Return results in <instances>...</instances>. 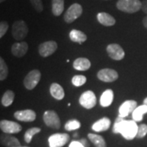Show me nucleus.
<instances>
[{
    "label": "nucleus",
    "instance_id": "20",
    "mask_svg": "<svg viewBox=\"0 0 147 147\" xmlns=\"http://www.w3.org/2000/svg\"><path fill=\"white\" fill-rule=\"evenodd\" d=\"M50 93L53 96V98L56 100H62L65 96V92L63 88L57 83H53L50 86Z\"/></svg>",
    "mask_w": 147,
    "mask_h": 147
},
{
    "label": "nucleus",
    "instance_id": "11",
    "mask_svg": "<svg viewBox=\"0 0 147 147\" xmlns=\"http://www.w3.org/2000/svg\"><path fill=\"white\" fill-rule=\"evenodd\" d=\"M0 128L6 134H15L21 131L22 127L16 122L4 119L0 122Z\"/></svg>",
    "mask_w": 147,
    "mask_h": 147
},
{
    "label": "nucleus",
    "instance_id": "32",
    "mask_svg": "<svg viewBox=\"0 0 147 147\" xmlns=\"http://www.w3.org/2000/svg\"><path fill=\"white\" fill-rule=\"evenodd\" d=\"M31 3L33 7L37 12H42L43 10V6H42V0H30Z\"/></svg>",
    "mask_w": 147,
    "mask_h": 147
},
{
    "label": "nucleus",
    "instance_id": "28",
    "mask_svg": "<svg viewBox=\"0 0 147 147\" xmlns=\"http://www.w3.org/2000/svg\"><path fill=\"white\" fill-rule=\"evenodd\" d=\"M8 75V67L3 58H0V80H5Z\"/></svg>",
    "mask_w": 147,
    "mask_h": 147
},
{
    "label": "nucleus",
    "instance_id": "23",
    "mask_svg": "<svg viewBox=\"0 0 147 147\" xmlns=\"http://www.w3.org/2000/svg\"><path fill=\"white\" fill-rule=\"evenodd\" d=\"M147 114V105H143L137 106L136 110L131 113L132 119L136 122H141L143 119V115Z\"/></svg>",
    "mask_w": 147,
    "mask_h": 147
},
{
    "label": "nucleus",
    "instance_id": "22",
    "mask_svg": "<svg viewBox=\"0 0 147 147\" xmlns=\"http://www.w3.org/2000/svg\"><path fill=\"white\" fill-rule=\"evenodd\" d=\"M69 38L72 42H78V43H83L87 40V35L84 34V32L79 30H72L69 32Z\"/></svg>",
    "mask_w": 147,
    "mask_h": 147
},
{
    "label": "nucleus",
    "instance_id": "5",
    "mask_svg": "<svg viewBox=\"0 0 147 147\" xmlns=\"http://www.w3.org/2000/svg\"><path fill=\"white\" fill-rule=\"evenodd\" d=\"M41 79V72L38 69H33L27 74L24 79L23 84L28 90H33Z\"/></svg>",
    "mask_w": 147,
    "mask_h": 147
},
{
    "label": "nucleus",
    "instance_id": "40",
    "mask_svg": "<svg viewBox=\"0 0 147 147\" xmlns=\"http://www.w3.org/2000/svg\"><path fill=\"white\" fill-rule=\"evenodd\" d=\"M16 147H28V146H16Z\"/></svg>",
    "mask_w": 147,
    "mask_h": 147
},
{
    "label": "nucleus",
    "instance_id": "19",
    "mask_svg": "<svg viewBox=\"0 0 147 147\" xmlns=\"http://www.w3.org/2000/svg\"><path fill=\"white\" fill-rule=\"evenodd\" d=\"M1 144L6 147H16L21 146L19 140L16 137L11 136V134L2 135L1 136Z\"/></svg>",
    "mask_w": 147,
    "mask_h": 147
},
{
    "label": "nucleus",
    "instance_id": "38",
    "mask_svg": "<svg viewBox=\"0 0 147 147\" xmlns=\"http://www.w3.org/2000/svg\"><path fill=\"white\" fill-rule=\"evenodd\" d=\"M143 104L147 105V97H146V98H145V100H143Z\"/></svg>",
    "mask_w": 147,
    "mask_h": 147
},
{
    "label": "nucleus",
    "instance_id": "30",
    "mask_svg": "<svg viewBox=\"0 0 147 147\" xmlns=\"http://www.w3.org/2000/svg\"><path fill=\"white\" fill-rule=\"evenodd\" d=\"M72 84L74 85L75 87H80L82 85H84L86 81H87V78L84 75H81V74H78V75H74L72 78Z\"/></svg>",
    "mask_w": 147,
    "mask_h": 147
},
{
    "label": "nucleus",
    "instance_id": "34",
    "mask_svg": "<svg viewBox=\"0 0 147 147\" xmlns=\"http://www.w3.org/2000/svg\"><path fill=\"white\" fill-rule=\"evenodd\" d=\"M69 147H85L79 141H73L70 142Z\"/></svg>",
    "mask_w": 147,
    "mask_h": 147
},
{
    "label": "nucleus",
    "instance_id": "14",
    "mask_svg": "<svg viewBox=\"0 0 147 147\" xmlns=\"http://www.w3.org/2000/svg\"><path fill=\"white\" fill-rule=\"evenodd\" d=\"M14 117L22 122H33L36 119V113L32 110H18L14 113Z\"/></svg>",
    "mask_w": 147,
    "mask_h": 147
},
{
    "label": "nucleus",
    "instance_id": "2",
    "mask_svg": "<svg viewBox=\"0 0 147 147\" xmlns=\"http://www.w3.org/2000/svg\"><path fill=\"white\" fill-rule=\"evenodd\" d=\"M117 8L126 13H135L142 9V2L140 0H119L116 3Z\"/></svg>",
    "mask_w": 147,
    "mask_h": 147
},
{
    "label": "nucleus",
    "instance_id": "4",
    "mask_svg": "<svg viewBox=\"0 0 147 147\" xmlns=\"http://www.w3.org/2000/svg\"><path fill=\"white\" fill-rule=\"evenodd\" d=\"M83 13V7L79 3H73L69 6L65 13L64 14V21L66 23L70 24L77 20Z\"/></svg>",
    "mask_w": 147,
    "mask_h": 147
},
{
    "label": "nucleus",
    "instance_id": "3",
    "mask_svg": "<svg viewBox=\"0 0 147 147\" xmlns=\"http://www.w3.org/2000/svg\"><path fill=\"white\" fill-rule=\"evenodd\" d=\"M28 26H27L26 21H15L13 24H12V26H11V34L12 37L18 41H21L23 40L28 34Z\"/></svg>",
    "mask_w": 147,
    "mask_h": 147
},
{
    "label": "nucleus",
    "instance_id": "35",
    "mask_svg": "<svg viewBox=\"0 0 147 147\" xmlns=\"http://www.w3.org/2000/svg\"><path fill=\"white\" fill-rule=\"evenodd\" d=\"M142 10L143 12L147 14V0H144L142 2Z\"/></svg>",
    "mask_w": 147,
    "mask_h": 147
},
{
    "label": "nucleus",
    "instance_id": "16",
    "mask_svg": "<svg viewBox=\"0 0 147 147\" xmlns=\"http://www.w3.org/2000/svg\"><path fill=\"white\" fill-rule=\"evenodd\" d=\"M96 19L98 22L104 26H113L116 23L115 17L107 12H99L96 15Z\"/></svg>",
    "mask_w": 147,
    "mask_h": 147
},
{
    "label": "nucleus",
    "instance_id": "39",
    "mask_svg": "<svg viewBox=\"0 0 147 147\" xmlns=\"http://www.w3.org/2000/svg\"><path fill=\"white\" fill-rule=\"evenodd\" d=\"M4 1H6V0H0V3H3Z\"/></svg>",
    "mask_w": 147,
    "mask_h": 147
},
{
    "label": "nucleus",
    "instance_id": "33",
    "mask_svg": "<svg viewBox=\"0 0 147 147\" xmlns=\"http://www.w3.org/2000/svg\"><path fill=\"white\" fill-rule=\"evenodd\" d=\"M8 23L7 21H1L0 23V38H3V37L5 35V34L8 30Z\"/></svg>",
    "mask_w": 147,
    "mask_h": 147
},
{
    "label": "nucleus",
    "instance_id": "27",
    "mask_svg": "<svg viewBox=\"0 0 147 147\" xmlns=\"http://www.w3.org/2000/svg\"><path fill=\"white\" fill-rule=\"evenodd\" d=\"M40 131H41V128H39V127H31V128H29L25 132V135H24L25 142H26V143H30L34 135H36L37 133L40 132Z\"/></svg>",
    "mask_w": 147,
    "mask_h": 147
},
{
    "label": "nucleus",
    "instance_id": "29",
    "mask_svg": "<svg viewBox=\"0 0 147 147\" xmlns=\"http://www.w3.org/2000/svg\"><path fill=\"white\" fill-rule=\"evenodd\" d=\"M81 127V123L79 120L77 119H70L66 122L65 124V129L66 131H74L77 130Z\"/></svg>",
    "mask_w": 147,
    "mask_h": 147
},
{
    "label": "nucleus",
    "instance_id": "7",
    "mask_svg": "<svg viewBox=\"0 0 147 147\" xmlns=\"http://www.w3.org/2000/svg\"><path fill=\"white\" fill-rule=\"evenodd\" d=\"M79 103L85 109H92L96 104V97L92 91H86L79 97Z\"/></svg>",
    "mask_w": 147,
    "mask_h": 147
},
{
    "label": "nucleus",
    "instance_id": "15",
    "mask_svg": "<svg viewBox=\"0 0 147 147\" xmlns=\"http://www.w3.org/2000/svg\"><path fill=\"white\" fill-rule=\"evenodd\" d=\"M29 48V45L26 42H15L12 44L11 51L13 56L16 57H23L26 54Z\"/></svg>",
    "mask_w": 147,
    "mask_h": 147
},
{
    "label": "nucleus",
    "instance_id": "37",
    "mask_svg": "<svg viewBox=\"0 0 147 147\" xmlns=\"http://www.w3.org/2000/svg\"><path fill=\"white\" fill-rule=\"evenodd\" d=\"M142 23H143V26L147 29V16L143 18V20H142Z\"/></svg>",
    "mask_w": 147,
    "mask_h": 147
},
{
    "label": "nucleus",
    "instance_id": "12",
    "mask_svg": "<svg viewBox=\"0 0 147 147\" xmlns=\"http://www.w3.org/2000/svg\"><path fill=\"white\" fill-rule=\"evenodd\" d=\"M57 49V43L55 41H47L38 46V53L42 57H47L53 55Z\"/></svg>",
    "mask_w": 147,
    "mask_h": 147
},
{
    "label": "nucleus",
    "instance_id": "31",
    "mask_svg": "<svg viewBox=\"0 0 147 147\" xmlns=\"http://www.w3.org/2000/svg\"><path fill=\"white\" fill-rule=\"evenodd\" d=\"M147 134V125L143 123L138 126V131H137V138H143L146 136Z\"/></svg>",
    "mask_w": 147,
    "mask_h": 147
},
{
    "label": "nucleus",
    "instance_id": "1",
    "mask_svg": "<svg viewBox=\"0 0 147 147\" xmlns=\"http://www.w3.org/2000/svg\"><path fill=\"white\" fill-rule=\"evenodd\" d=\"M113 132L119 133L126 140H132L137 137L138 126L136 121L126 120L124 118L118 116L113 126Z\"/></svg>",
    "mask_w": 147,
    "mask_h": 147
},
{
    "label": "nucleus",
    "instance_id": "10",
    "mask_svg": "<svg viewBox=\"0 0 147 147\" xmlns=\"http://www.w3.org/2000/svg\"><path fill=\"white\" fill-rule=\"evenodd\" d=\"M97 78L102 82L112 83L116 81L119 78V74L115 69H102L97 72Z\"/></svg>",
    "mask_w": 147,
    "mask_h": 147
},
{
    "label": "nucleus",
    "instance_id": "8",
    "mask_svg": "<svg viewBox=\"0 0 147 147\" xmlns=\"http://www.w3.org/2000/svg\"><path fill=\"white\" fill-rule=\"evenodd\" d=\"M69 141L67 133H55L48 137L49 147H63Z\"/></svg>",
    "mask_w": 147,
    "mask_h": 147
},
{
    "label": "nucleus",
    "instance_id": "36",
    "mask_svg": "<svg viewBox=\"0 0 147 147\" xmlns=\"http://www.w3.org/2000/svg\"><path fill=\"white\" fill-rule=\"evenodd\" d=\"M79 142H81V143H82L85 147H89V145H88V142H87V140H86V139H80V140H79Z\"/></svg>",
    "mask_w": 147,
    "mask_h": 147
},
{
    "label": "nucleus",
    "instance_id": "25",
    "mask_svg": "<svg viewBox=\"0 0 147 147\" xmlns=\"http://www.w3.org/2000/svg\"><path fill=\"white\" fill-rule=\"evenodd\" d=\"M88 137L95 147H106V142L101 136L93 133H88Z\"/></svg>",
    "mask_w": 147,
    "mask_h": 147
},
{
    "label": "nucleus",
    "instance_id": "26",
    "mask_svg": "<svg viewBox=\"0 0 147 147\" xmlns=\"http://www.w3.org/2000/svg\"><path fill=\"white\" fill-rule=\"evenodd\" d=\"M14 98H15L14 92H12L11 90H7L4 92V94L3 95L2 99H1V103L5 107L10 106L12 104Z\"/></svg>",
    "mask_w": 147,
    "mask_h": 147
},
{
    "label": "nucleus",
    "instance_id": "17",
    "mask_svg": "<svg viewBox=\"0 0 147 147\" xmlns=\"http://www.w3.org/2000/svg\"><path fill=\"white\" fill-rule=\"evenodd\" d=\"M110 123H111V122H110V119H108L107 117H104L96 122H95L92 126V129L93 131H97V132L105 131L110 128Z\"/></svg>",
    "mask_w": 147,
    "mask_h": 147
},
{
    "label": "nucleus",
    "instance_id": "13",
    "mask_svg": "<svg viewBox=\"0 0 147 147\" xmlns=\"http://www.w3.org/2000/svg\"><path fill=\"white\" fill-rule=\"evenodd\" d=\"M137 107V102L136 100H128L124 101L122 105L119 106V115L125 118L130 113H132L136 110Z\"/></svg>",
    "mask_w": 147,
    "mask_h": 147
},
{
    "label": "nucleus",
    "instance_id": "21",
    "mask_svg": "<svg viewBox=\"0 0 147 147\" xmlns=\"http://www.w3.org/2000/svg\"><path fill=\"white\" fill-rule=\"evenodd\" d=\"M114 100V92L111 89H107L104 91L100 98V104L102 107L110 106Z\"/></svg>",
    "mask_w": 147,
    "mask_h": 147
},
{
    "label": "nucleus",
    "instance_id": "24",
    "mask_svg": "<svg viewBox=\"0 0 147 147\" xmlns=\"http://www.w3.org/2000/svg\"><path fill=\"white\" fill-rule=\"evenodd\" d=\"M64 0H52V11L54 16H59L64 11Z\"/></svg>",
    "mask_w": 147,
    "mask_h": 147
},
{
    "label": "nucleus",
    "instance_id": "6",
    "mask_svg": "<svg viewBox=\"0 0 147 147\" xmlns=\"http://www.w3.org/2000/svg\"><path fill=\"white\" fill-rule=\"evenodd\" d=\"M43 121L47 127L53 129H59L61 127V119L57 113L54 110H47L43 114Z\"/></svg>",
    "mask_w": 147,
    "mask_h": 147
},
{
    "label": "nucleus",
    "instance_id": "18",
    "mask_svg": "<svg viewBox=\"0 0 147 147\" xmlns=\"http://www.w3.org/2000/svg\"><path fill=\"white\" fill-rule=\"evenodd\" d=\"M73 67L76 70L85 71L91 67V62L88 58L79 57L74 61Z\"/></svg>",
    "mask_w": 147,
    "mask_h": 147
},
{
    "label": "nucleus",
    "instance_id": "9",
    "mask_svg": "<svg viewBox=\"0 0 147 147\" xmlns=\"http://www.w3.org/2000/svg\"><path fill=\"white\" fill-rule=\"evenodd\" d=\"M106 52L108 53L109 57L115 61H121L125 56V53L123 47L117 43L109 44L106 47Z\"/></svg>",
    "mask_w": 147,
    "mask_h": 147
}]
</instances>
